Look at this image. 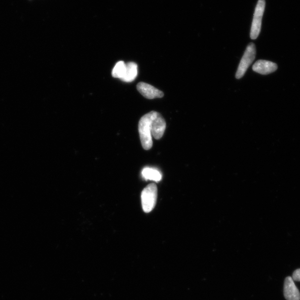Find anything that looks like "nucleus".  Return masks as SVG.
Segmentation results:
<instances>
[{
  "label": "nucleus",
  "instance_id": "4",
  "mask_svg": "<svg viewBox=\"0 0 300 300\" xmlns=\"http://www.w3.org/2000/svg\"><path fill=\"white\" fill-rule=\"evenodd\" d=\"M265 1L259 0L257 6H256L252 26L250 32L251 39H257L261 32L262 19L265 8Z\"/></svg>",
  "mask_w": 300,
  "mask_h": 300
},
{
  "label": "nucleus",
  "instance_id": "7",
  "mask_svg": "<svg viewBox=\"0 0 300 300\" xmlns=\"http://www.w3.org/2000/svg\"><path fill=\"white\" fill-rule=\"evenodd\" d=\"M284 294L287 300H300L299 290L295 285L292 277H286L284 283Z\"/></svg>",
  "mask_w": 300,
  "mask_h": 300
},
{
  "label": "nucleus",
  "instance_id": "11",
  "mask_svg": "<svg viewBox=\"0 0 300 300\" xmlns=\"http://www.w3.org/2000/svg\"><path fill=\"white\" fill-rule=\"evenodd\" d=\"M126 65L124 61H120L114 66L112 72V76L121 80L125 73Z\"/></svg>",
  "mask_w": 300,
  "mask_h": 300
},
{
  "label": "nucleus",
  "instance_id": "9",
  "mask_svg": "<svg viewBox=\"0 0 300 300\" xmlns=\"http://www.w3.org/2000/svg\"><path fill=\"white\" fill-rule=\"evenodd\" d=\"M126 68L124 76L121 81L131 82L135 80L138 75V66L134 62H129L126 64Z\"/></svg>",
  "mask_w": 300,
  "mask_h": 300
},
{
  "label": "nucleus",
  "instance_id": "8",
  "mask_svg": "<svg viewBox=\"0 0 300 300\" xmlns=\"http://www.w3.org/2000/svg\"><path fill=\"white\" fill-rule=\"evenodd\" d=\"M253 69L260 74L268 75L275 72L277 69V65L271 61L260 60L254 64Z\"/></svg>",
  "mask_w": 300,
  "mask_h": 300
},
{
  "label": "nucleus",
  "instance_id": "6",
  "mask_svg": "<svg viewBox=\"0 0 300 300\" xmlns=\"http://www.w3.org/2000/svg\"><path fill=\"white\" fill-rule=\"evenodd\" d=\"M137 89L141 95L148 99L161 98L164 96V93L161 91L144 82H140L137 85Z\"/></svg>",
  "mask_w": 300,
  "mask_h": 300
},
{
  "label": "nucleus",
  "instance_id": "12",
  "mask_svg": "<svg viewBox=\"0 0 300 300\" xmlns=\"http://www.w3.org/2000/svg\"><path fill=\"white\" fill-rule=\"evenodd\" d=\"M293 279L294 281L300 282V268L294 271L293 275Z\"/></svg>",
  "mask_w": 300,
  "mask_h": 300
},
{
  "label": "nucleus",
  "instance_id": "3",
  "mask_svg": "<svg viewBox=\"0 0 300 300\" xmlns=\"http://www.w3.org/2000/svg\"><path fill=\"white\" fill-rule=\"evenodd\" d=\"M256 47L255 44L250 43L245 51L243 56H242L239 67L236 74V77L240 79L244 76L249 66L252 64L256 57Z\"/></svg>",
  "mask_w": 300,
  "mask_h": 300
},
{
  "label": "nucleus",
  "instance_id": "10",
  "mask_svg": "<svg viewBox=\"0 0 300 300\" xmlns=\"http://www.w3.org/2000/svg\"><path fill=\"white\" fill-rule=\"evenodd\" d=\"M142 175L145 180L155 181L156 182H159L162 179V175L159 171L149 167L143 169Z\"/></svg>",
  "mask_w": 300,
  "mask_h": 300
},
{
  "label": "nucleus",
  "instance_id": "5",
  "mask_svg": "<svg viewBox=\"0 0 300 300\" xmlns=\"http://www.w3.org/2000/svg\"><path fill=\"white\" fill-rule=\"evenodd\" d=\"M166 122L161 114L155 112L151 122L152 136L156 140L160 139L166 130Z\"/></svg>",
  "mask_w": 300,
  "mask_h": 300
},
{
  "label": "nucleus",
  "instance_id": "1",
  "mask_svg": "<svg viewBox=\"0 0 300 300\" xmlns=\"http://www.w3.org/2000/svg\"><path fill=\"white\" fill-rule=\"evenodd\" d=\"M156 112H150L141 118L139 123V132L141 144L146 150L152 147L151 122Z\"/></svg>",
  "mask_w": 300,
  "mask_h": 300
},
{
  "label": "nucleus",
  "instance_id": "2",
  "mask_svg": "<svg viewBox=\"0 0 300 300\" xmlns=\"http://www.w3.org/2000/svg\"><path fill=\"white\" fill-rule=\"evenodd\" d=\"M157 197V188L155 184L146 187L141 194V201L145 213H149L155 207Z\"/></svg>",
  "mask_w": 300,
  "mask_h": 300
}]
</instances>
